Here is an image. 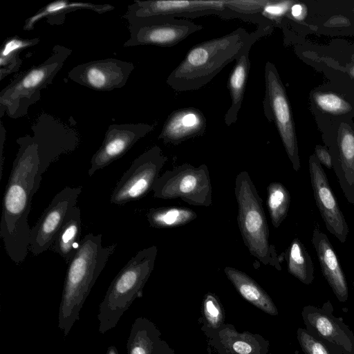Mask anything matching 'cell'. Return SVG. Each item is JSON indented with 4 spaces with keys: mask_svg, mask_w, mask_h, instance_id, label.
<instances>
[{
    "mask_svg": "<svg viewBox=\"0 0 354 354\" xmlns=\"http://www.w3.org/2000/svg\"><path fill=\"white\" fill-rule=\"evenodd\" d=\"M18 151L5 189L0 222V236L6 253L16 264L30 250L28 224L31 201L41 181L38 149L30 135L17 140Z\"/></svg>",
    "mask_w": 354,
    "mask_h": 354,
    "instance_id": "cell-1",
    "label": "cell"
},
{
    "mask_svg": "<svg viewBox=\"0 0 354 354\" xmlns=\"http://www.w3.org/2000/svg\"><path fill=\"white\" fill-rule=\"evenodd\" d=\"M269 26H258L248 32L241 27L230 33L194 45L169 74L167 84L177 91H194L208 84L250 44L268 35Z\"/></svg>",
    "mask_w": 354,
    "mask_h": 354,
    "instance_id": "cell-2",
    "label": "cell"
},
{
    "mask_svg": "<svg viewBox=\"0 0 354 354\" xmlns=\"http://www.w3.org/2000/svg\"><path fill=\"white\" fill-rule=\"evenodd\" d=\"M117 243L103 246L102 234L88 233L68 264L58 313V327L66 337L80 319V312Z\"/></svg>",
    "mask_w": 354,
    "mask_h": 354,
    "instance_id": "cell-3",
    "label": "cell"
},
{
    "mask_svg": "<svg viewBox=\"0 0 354 354\" xmlns=\"http://www.w3.org/2000/svg\"><path fill=\"white\" fill-rule=\"evenodd\" d=\"M157 254L156 245L138 251L115 277L99 305L97 316L100 333L104 334L115 328L133 302L142 297Z\"/></svg>",
    "mask_w": 354,
    "mask_h": 354,
    "instance_id": "cell-4",
    "label": "cell"
},
{
    "mask_svg": "<svg viewBox=\"0 0 354 354\" xmlns=\"http://www.w3.org/2000/svg\"><path fill=\"white\" fill-rule=\"evenodd\" d=\"M234 193L238 204V225L249 252L261 263L281 270L280 257L270 243L262 200L248 171L236 175Z\"/></svg>",
    "mask_w": 354,
    "mask_h": 354,
    "instance_id": "cell-5",
    "label": "cell"
},
{
    "mask_svg": "<svg viewBox=\"0 0 354 354\" xmlns=\"http://www.w3.org/2000/svg\"><path fill=\"white\" fill-rule=\"evenodd\" d=\"M71 53V49L57 44L46 60L12 80L0 92L1 117L4 113L13 119L26 115L29 107L40 100L41 91L52 83Z\"/></svg>",
    "mask_w": 354,
    "mask_h": 354,
    "instance_id": "cell-6",
    "label": "cell"
},
{
    "mask_svg": "<svg viewBox=\"0 0 354 354\" xmlns=\"http://www.w3.org/2000/svg\"><path fill=\"white\" fill-rule=\"evenodd\" d=\"M153 197L180 198L189 205L209 207L212 203V187L206 165L196 167L184 163L165 171L154 183Z\"/></svg>",
    "mask_w": 354,
    "mask_h": 354,
    "instance_id": "cell-7",
    "label": "cell"
},
{
    "mask_svg": "<svg viewBox=\"0 0 354 354\" xmlns=\"http://www.w3.org/2000/svg\"><path fill=\"white\" fill-rule=\"evenodd\" d=\"M239 0H134L132 4L127 6V10L122 17L125 19L156 15L195 17L213 14L223 19L238 17L250 21V16L239 12Z\"/></svg>",
    "mask_w": 354,
    "mask_h": 354,
    "instance_id": "cell-8",
    "label": "cell"
},
{
    "mask_svg": "<svg viewBox=\"0 0 354 354\" xmlns=\"http://www.w3.org/2000/svg\"><path fill=\"white\" fill-rule=\"evenodd\" d=\"M265 96L263 113L274 121L293 169L301 167L292 115L285 88L274 65L267 62L264 69Z\"/></svg>",
    "mask_w": 354,
    "mask_h": 354,
    "instance_id": "cell-9",
    "label": "cell"
},
{
    "mask_svg": "<svg viewBox=\"0 0 354 354\" xmlns=\"http://www.w3.org/2000/svg\"><path fill=\"white\" fill-rule=\"evenodd\" d=\"M127 20L130 37L124 42V47L141 45L171 47L203 29L199 24L169 15L129 18Z\"/></svg>",
    "mask_w": 354,
    "mask_h": 354,
    "instance_id": "cell-10",
    "label": "cell"
},
{
    "mask_svg": "<svg viewBox=\"0 0 354 354\" xmlns=\"http://www.w3.org/2000/svg\"><path fill=\"white\" fill-rule=\"evenodd\" d=\"M167 161V157L157 145L140 154L116 183L111 203L121 205L144 197L152 190Z\"/></svg>",
    "mask_w": 354,
    "mask_h": 354,
    "instance_id": "cell-11",
    "label": "cell"
},
{
    "mask_svg": "<svg viewBox=\"0 0 354 354\" xmlns=\"http://www.w3.org/2000/svg\"><path fill=\"white\" fill-rule=\"evenodd\" d=\"M31 129L38 149L41 176L54 161L62 155L75 151L80 144L78 133L74 129L47 113L40 115Z\"/></svg>",
    "mask_w": 354,
    "mask_h": 354,
    "instance_id": "cell-12",
    "label": "cell"
},
{
    "mask_svg": "<svg viewBox=\"0 0 354 354\" xmlns=\"http://www.w3.org/2000/svg\"><path fill=\"white\" fill-rule=\"evenodd\" d=\"M82 187L66 186L59 192L31 229L30 250L39 255L53 244L70 210L77 206Z\"/></svg>",
    "mask_w": 354,
    "mask_h": 354,
    "instance_id": "cell-13",
    "label": "cell"
},
{
    "mask_svg": "<svg viewBox=\"0 0 354 354\" xmlns=\"http://www.w3.org/2000/svg\"><path fill=\"white\" fill-rule=\"evenodd\" d=\"M134 68L131 62L106 58L78 64L68 72V77L88 88L111 91L125 86Z\"/></svg>",
    "mask_w": 354,
    "mask_h": 354,
    "instance_id": "cell-14",
    "label": "cell"
},
{
    "mask_svg": "<svg viewBox=\"0 0 354 354\" xmlns=\"http://www.w3.org/2000/svg\"><path fill=\"white\" fill-rule=\"evenodd\" d=\"M153 129L154 125L142 122L109 125L101 146L92 156L88 176L121 158Z\"/></svg>",
    "mask_w": 354,
    "mask_h": 354,
    "instance_id": "cell-15",
    "label": "cell"
},
{
    "mask_svg": "<svg viewBox=\"0 0 354 354\" xmlns=\"http://www.w3.org/2000/svg\"><path fill=\"white\" fill-rule=\"evenodd\" d=\"M309 172L315 203L326 227L330 234L343 243L348 234V226L326 174L315 155L310 156L309 158Z\"/></svg>",
    "mask_w": 354,
    "mask_h": 354,
    "instance_id": "cell-16",
    "label": "cell"
},
{
    "mask_svg": "<svg viewBox=\"0 0 354 354\" xmlns=\"http://www.w3.org/2000/svg\"><path fill=\"white\" fill-rule=\"evenodd\" d=\"M301 316L306 329L311 334L339 346L344 354H354V333L342 317L333 315L330 301L321 308L308 305L303 308Z\"/></svg>",
    "mask_w": 354,
    "mask_h": 354,
    "instance_id": "cell-17",
    "label": "cell"
},
{
    "mask_svg": "<svg viewBox=\"0 0 354 354\" xmlns=\"http://www.w3.org/2000/svg\"><path fill=\"white\" fill-rule=\"evenodd\" d=\"M332 149L333 169L348 202L354 205V131L342 123Z\"/></svg>",
    "mask_w": 354,
    "mask_h": 354,
    "instance_id": "cell-18",
    "label": "cell"
},
{
    "mask_svg": "<svg viewBox=\"0 0 354 354\" xmlns=\"http://www.w3.org/2000/svg\"><path fill=\"white\" fill-rule=\"evenodd\" d=\"M206 127L205 118L199 109L194 107L177 109L167 118L158 139L165 144L178 145L203 135Z\"/></svg>",
    "mask_w": 354,
    "mask_h": 354,
    "instance_id": "cell-19",
    "label": "cell"
},
{
    "mask_svg": "<svg viewBox=\"0 0 354 354\" xmlns=\"http://www.w3.org/2000/svg\"><path fill=\"white\" fill-rule=\"evenodd\" d=\"M312 243L315 248L324 277L340 302L348 298V288L338 257L328 236L319 228L313 232Z\"/></svg>",
    "mask_w": 354,
    "mask_h": 354,
    "instance_id": "cell-20",
    "label": "cell"
},
{
    "mask_svg": "<svg viewBox=\"0 0 354 354\" xmlns=\"http://www.w3.org/2000/svg\"><path fill=\"white\" fill-rule=\"evenodd\" d=\"M114 9L113 6L107 3L96 4L90 2L57 0L44 6L32 16L26 19L23 30H32L35 24L42 19H46V21L50 25L62 24L67 14L79 10H91L101 15Z\"/></svg>",
    "mask_w": 354,
    "mask_h": 354,
    "instance_id": "cell-21",
    "label": "cell"
},
{
    "mask_svg": "<svg viewBox=\"0 0 354 354\" xmlns=\"http://www.w3.org/2000/svg\"><path fill=\"white\" fill-rule=\"evenodd\" d=\"M253 44H248L236 60L227 82L231 97V106L226 112L224 122L227 126L236 122L241 107L245 85L250 68L249 52Z\"/></svg>",
    "mask_w": 354,
    "mask_h": 354,
    "instance_id": "cell-22",
    "label": "cell"
},
{
    "mask_svg": "<svg viewBox=\"0 0 354 354\" xmlns=\"http://www.w3.org/2000/svg\"><path fill=\"white\" fill-rule=\"evenodd\" d=\"M224 272L245 300L268 314L278 315V310L270 296L253 279L245 272L232 267H225Z\"/></svg>",
    "mask_w": 354,
    "mask_h": 354,
    "instance_id": "cell-23",
    "label": "cell"
},
{
    "mask_svg": "<svg viewBox=\"0 0 354 354\" xmlns=\"http://www.w3.org/2000/svg\"><path fill=\"white\" fill-rule=\"evenodd\" d=\"M81 214L77 205L68 212L50 249L59 254L68 264L77 252L81 240Z\"/></svg>",
    "mask_w": 354,
    "mask_h": 354,
    "instance_id": "cell-24",
    "label": "cell"
},
{
    "mask_svg": "<svg viewBox=\"0 0 354 354\" xmlns=\"http://www.w3.org/2000/svg\"><path fill=\"white\" fill-rule=\"evenodd\" d=\"M146 216L151 227L168 229L189 223L197 218V214L189 208L170 206L151 208Z\"/></svg>",
    "mask_w": 354,
    "mask_h": 354,
    "instance_id": "cell-25",
    "label": "cell"
},
{
    "mask_svg": "<svg viewBox=\"0 0 354 354\" xmlns=\"http://www.w3.org/2000/svg\"><path fill=\"white\" fill-rule=\"evenodd\" d=\"M289 273L306 285L314 279V267L305 245L295 238L287 250L286 257Z\"/></svg>",
    "mask_w": 354,
    "mask_h": 354,
    "instance_id": "cell-26",
    "label": "cell"
},
{
    "mask_svg": "<svg viewBox=\"0 0 354 354\" xmlns=\"http://www.w3.org/2000/svg\"><path fill=\"white\" fill-rule=\"evenodd\" d=\"M39 41V38L24 39L17 35L7 38L1 48L0 80L17 72L22 64L20 53L37 45Z\"/></svg>",
    "mask_w": 354,
    "mask_h": 354,
    "instance_id": "cell-27",
    "label": "cell"
},
{
    "mask_svg": "<svg viewBox=\"0 0 354 354\" xmlns=\"http://www.w3.org/2000/svg\"><path fill=\"white\" fill-rule=\"evenodd\" d=\"M155 333L150 322L137 318L133 323L127 342V354H153Z\"/></svg>",
    "mask_w": 354,
    "mask_h": 354,
    "instance_id": "cell-28",
    "label": "cell"
},
{
    "mask_svg": "<svg viewBox=\"0 0 354 354\" xmlns=\"http://www.w3.org/2000/svg\"><path fill=\"white\" fill-rule=\"evenodd\" d=\"M267 206L272 225L277 228L288 215L290 196L288 190L281 183L273 182L267 187Z\"/></svg>",
    "mask_w": 354,
    "mask_h": 354,
    "instance_id": "cell-29",
    "label": "cell"
},
{
    "mask_svg": "<svg viewBox=\"0 0 354 354\" xmlns=\"http://www.w3.org/2000/svg\"><path fill=\"white\" fill-rule=\"evenodd\" d=\"M220 337L223 344L234 354H259L260 347L257 340L248 333H239L230 328L222 330Z\"/></svg>",
    "mask_w": 354,
    "mask_h": 354,
    "instance_id": "cell-30",
    "label": "cell"
},
{
    "mask_svg": "<svg viewBox=\"0 0 354 354\" xmlns=\"http://www.w3.org/2000/svg\"><path fill=\"white\" fill-rule=\"evenodd\" d=\"M297 337L304 354H344L337 345L311 334L306 328H299Z\"/></svg>",
    "mask_w": 354,
    "mask_h": 354,
    "instance_id": "cell-31",
    "label": "cell"
},
{
    "mask_svg": "<svg viewBox=\"0 0 354 354\" xmlns=\"http://www.w3.org/2000/svg\"><path fill=\"white\" fill-rule=\"evenodd\" d=\"M315 102L323 111L333 113L342 114L351 110V106L339 95L332 93H316Z\"/></svg>",
    "mask_w": 354,
    "mask_h": 354,
    "instance_id": "cell-32",
    "label": "cell"
},
{
    "mask_svg": "<svg viewBox=\"0 0 354 354\" xmlns=\"http://www.w3.org/2000/svg\"><path fill=\"white\" fill-rule=\"evenodd\" d=\"M203 311L209 325L218 328L223 322L222 309L216 297L212 295H207L203 302Z\"/></svg>",
    "mask_w": 354,
    "mask_h": 354,
    "instance_id": "cell-33",
    "label": "cell"
},
{
    "mask_svg": "<svg viewBox=\"0 0 354 354\" xmlns=\"http://www.w3.org/2000/svg\"><path fill=\"white\" fill-rule=\"evenodd\" d=\"M291 1H268L267 3L263 8L261 13L263 17L266 18H277L281 17L288 11Z\"/></svg>",
    "mask_w": 354,
    "mask_h": 354,
    "instance_id": "cell-34",
    "label": "cell"
},
{
    "mask_svg": "<svg viewBox=\"0 0 354 354\" xmlns=\"http://www.w3.org/2000/svg\"><path fill=\"white\" fill-rule=\"evenodd\" d=\"M319 162L328 169L333 168L332 158L328 149L322 146L315 147V155Z\"/></svg>",
    "mask_w": 354,
    "mask_h": 354,
    "instance_id": "cell-35",
    "label": "cell"
},
{
    "mask_svg": "<svg viewBox=\"0 0 354 354\" xmlns=\"http://www.w3.org/2000/svg\"><path fill=\"white\" fill-rule=\"evenodd\" d=\"M1 156H0V169H1V178L2 175V169H3V145L4 142L6 140V130L3 128V124H1Z\"/></svg>",
    "mask_w": 354,
    "mask_h": 354,
    "instance_id": "cell-36",
    "label": "cell"
},
{
    "mask_svg": "<svg viewBox=\"0 0 354 354\" xmlns=\"http://www.w3.org/2000/svg\"><path fill=\"white\" fill-rule=\"evenodd\" d=\"M303 13V7L300 4H295L291 7V14L296 19H301Z\"/></svg>",
    "mask_w": 354,
    "mask_h": 354,
    "instance_id": "cell-37",
    "label": "cell"
},
{
    "mask_svg": "<svg viewBox=\"0 0 354 354\" xmlns=\"http://www.w3.org/2000/svg\"><path fill=\"white\" fill-rule=\"evenodd\" d=\"M105 354H118L117 348L115 346H110Z\"/></svg>",
    "mask_w": 354,
    "mask_h": 354,
    "instance_id": "cell-38",
    "label": "cell"
},
{
    "mask_svg": "<svg viewBox=\"0 0 354 354\" xmlns=\"http://www.w3.org/2000/svg\"><path fill=\"white\" fill-rule=\"evenodd\" d=\"M351 74L354 76V66H353V67L351 68Z\"/></svg>",
    "mask_w": 354,
    "mask_h": 354,
    "instance_id": "cell-39",
    "label": "cell"
},
{
    "mask_svg": "<svg viewBox=\"0 0 354 354\" xmlns=\"http://www.w3.org/2000/svg\"><path fill=\"white\" fill-rule=\"evenodd\" d=\"M353 290H354V281H353Z\"/></svg>",
    "mask_w": 354,
    "mask_h": 354,
    "instance_id": "cell-40",
    "label": "cell"
}]
</instances>
